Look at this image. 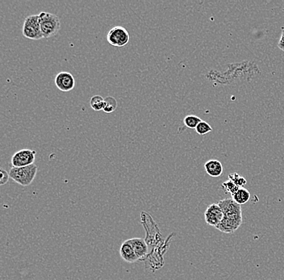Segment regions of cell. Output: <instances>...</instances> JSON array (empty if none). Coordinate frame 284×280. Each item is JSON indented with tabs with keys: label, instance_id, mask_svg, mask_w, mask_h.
Returning a JSON list of instances; mask_svg holds the SVG:
<instances>
[{
	"label": "cell",
	"instance_id": "cell-1",
	"mask_svg": "<svg viewBox=\"0 0 284 280\" xmlns=\"http://www.w3.org/2000/svg\"><path fill=\"white\" fill-rule=\"evenodd\" d=\"M218 204L223 210V218L217 229L224 234H233L243 224L242 207L232 198L220 200Z\"/></svg>",
	"mask_w": 284,
	"mask_h": 280
},
{
	"label": "cell",
	"instance_id": "cell-2",
	"mask_svg": "<svg viewBox=\"0 0 284 280\" xmlns=\"http://www.w3.org/2000/svg\"><path fill=\"white\" fill-rule=\"evenodd\" d=\"M38 171L35 164L24 167H12L9 171L10 178L22 187H28L35 180Z\"/></svg>",
	"mask_w": 284,
	"mask_h": 280
},
{
	"label": "cell",
	"instance_id": "cell-3",
	"mask_svg": "<svg viewBox=\"0 0 284 280\" xmlns=\"http://www.w3.org/2000/svg\"><path fill=\"white\" fill-rule=\"evenodd\" d=\"M39 21L44 38H53L57 35L61 28V22L56 15L49 12H41Z\"/></svg>",
	"mask_w": 284,
	"mask_h": 280
},
{
	"label": "cell",
	"instance_id": "cell-4",
	"mask_svg": "<svg viewBox=\"0 0 284 280\" xmlns=\"http://www.w3.org/2000/svg\"><path fill=\"white\" fill-rule=\"evenodd\" d=\"M22 32L23 37L27 39L35 40L43 39L44 37L41 28L39 15H32L26 17L23 22Z\"/></svg>",
	"mask_w": 284,
	"mask_h": 280
},
{
	"label": "cell",
	"instance_id": "cell-5",
	"mask_svg": "<svg viewBox=\"0 0 284 280\" xmlns=\"http://www.w3.org/2000/svg\"><path fill=\"white\" fill-rule=\"evenodd\" d=\"M130 35L128 30L122 26H115L108 32L107 42L114 47H123L129 42Z\"/></svg>",
	"mask_w": 284,
	"mask_h": 280
},
{
	"label": "cell",
	"instance_id": "cell-6",
	"mask_svg": "<svg viewBox=\"0 0 284 280\" xmlns=\"http://www.w3.org/2000/svg\"><path fill=\"white\" fill-rule=\"evenodd\" d=\"M37 151L29 149H23L17 151L12 157V167H24L34 164Z\"/></svg>",
	"mask_w": 284,
	"mask_h": 280
},
{
	"label": "cell",
	"instance_id": "cell-7",
	"mask_svg": "<svg viewBox=\"0 0 284 280\" xmlns=\"http://www.w3.org/2000/svg\"><path fill=\"white\" fill-rule=\"evenodd\" d=\"M204 217L205 221L208 225L217 229L223 220V210L218 203H212L205 211Z\"/></svg>",
	"mask_w": 284,
	"mask_h": 280
},
{
	"label": "cell",
	"instance_id": "cell-8",
	"mask_svg": "<svg viewBox=\"0 0 284 280\" xmlns=\"http://www.w3.org/2000/svg\"><path fill=\"white\" fill-rule=\"evenodd\" d=\"M55 85L63 92L72 91L75 86V78L70 73L61 71L55 77Z\"/></svg>",
	"mask_w": 284,
	"mask_h": 280
},
{
	"label": "cell",
	"instance_id": "cell-9",
	"mask_svg": "<svg viewBox=\"0 0 284 280\" xmlns=\"http://www.w3.org/2000/svg\"><path fill=\"white\" fill-rule=\"evenodd\" d=\"M128 241L133 246V250L135 251L139 261H142V259L146 258L149 254V248H148V244L144 239L132 238V239H128Z\"/></svg>",
	"mask_w": 284,
	"mask_h": 280
},
{
	"label": "cell",
	"instance_id": "cell-10",
	"mask_svg": "<svg viewBox=\"0 0 284 280\" xmlns=\"http://www.w3.org/2000/svg\"><path fill=\"white\" fill-rule=\"evenodd\" d=\"M120 255L123 261H125L128 263H134L136 261H139L135 251L133 250V246L129 243L128 240L122 243L121 250H120Z\"/></svg>",
	"mask_w": 284,
	"mask_h": 280
},
{
	"label": "cell",
	"instance_id": "cell-11",
	"mask_svg": "<svg viewBox=\"0 0 284 280\" xmlns=\"http://www.w3.org/2000/svg\"><path fill=\"white\" fill-rule=\"evenodd\" d=\"M204 169L207 175L211 177H220L223 174V166L218 160H209L204 165Z\"/></svg>",
	"mask_w": 284,
	"mask_h": 280
},
{
	"label": "cell",
	"instance_id": "cell-12",
	"mask_svg": "<svg viewBox=\"0 0 284 280\" xmlns=\"http://www.w3.org/2000/svg\"><path fill=\"white\" fill-rule=\"evenodd\" d=\"M232 199L239 205H243L250 200V193L244 187H241L238 192L232 195Z\"/></svg>",
	"mask_w": 284,
	"mask_h": 280
},
{
	"label": "cell",
	"instance_id": "cell-13",
	"mask_svg": "<svg viewBox=\"0 0 284 280\" xmlns=\"http://www.w3.org/2000/svg\"><path fill=\"white\" fill-rule=\"evenodd\" d=\"M90 106L91 108L96 111V112H100V111H103L105 106V99L102 98L101 96H94L91 97V100H90Z\"/></svg>",
	"mask_w": 284,
	"mask_h": 280
},
{
	"label": "cell",
	"instance_id": "cell-14",
	"mask_svg": "<svg viewBox=\"0 0 284 280\" xmlns=\"http://www.w3.org/2000/svg\"><path fill=\"white\" fill-rule=\"evenodd\" d=\"M202 121L201 118L193 115L186 116L183 120V123L188 129H196L198 124Z\"/></svg>",
	"mask_w": 284,
	"mask_h": 280
},
{
	"label": "cell",
	"instance_id": "cell-15",
	"mask_svg": "<svg viewBox=\"0 0 284 280\" xmlns=\"http://www.w3.org/2000/svg\"><path fill=\"white\" fill-rule=\"evenodd\" d=\"M117 108V101L112 96H107L105 98V106L103 112L106 113H112Z\"/></svg>",
	"mask_w": 284,
	"mask_h": 280
},
{
	"label": "cell",
	"instance_id": "cell-16",
	"mask_svg": "<svg viewBox=\"0 0 284 280\" xmlns=\"http://www.w3.org/2000/svg\"><path fill=\"white\" fill-rule=\"evenodd\" d=\"M222 188L225 193H229V194L233 195L238 192L240 187H238L234 182H232L230 180H227L226 182H223Z\"/></svg>",
	"mask_w": 284,
	"mask_h": 280
},
{
	"label": "cell",
	"instance_id": "cell-17",
	"mask_svg": "<svg viewBox=\"0 0 284 280\" xmlns=\"http://www.w3.org/2000/svg\"><path fill=\"white\" fill-rule=\"evenodd\" d=\"M228 180H230L232 182H234L238 187H243L244 185L246 184V180L240 175H238V173H234V174H230L228 175Z\"/></svg>",
	"mask_w": 284,
	"mask_h": 280
},
{
	"label": "cell",
	"instance_id": "cell-18",
	"mask_svg": "<svg viewBox=\"0 0 284 280\" xmlns=\"http://www.w3.org/2000/svg\"><path fill=\"white\" fill-rule=\"evenodd\" d=\"M212 128L211 127L208 123L206 121H201L198 124V126L196 127V132L200 134V135H205L207 133L212 132Z\"/></svg>",
	"mask_w": 284,
	"mask_h": 280
},
{
	"label": "cell",
	"instance_id": "cell-19",
	"mask_svg": "<svg viewBox=\"0 0 284 280\" xmlns=\"http://www.w3.org/2000/svg\"><path fill=\"white\" fill-rule=\"evenodd\" d=\"M9 179V173L5 171L3 168L0 169V185L3 186V185L7 184Z\"/></svg>",
	"mask_w": 284,
	"mask_h": 280
},
{
	"label": "cell",
	"instance_id": "cell-20",
	"mask_svg": "<svg viewBox=\"0 0 284 280\" xmlns=\"http://www.w3.org/2000/svg\"><path fill=\"white\" fill-rule=\"evenodd\" d=\"M278 46L281 50L284 52V28H283L282 33H281V38H280V41Z\"/></svg>",
	"mask_w": 284,
	"mask_h": 280
}]
</instances>
